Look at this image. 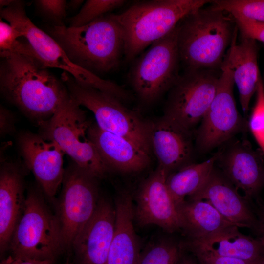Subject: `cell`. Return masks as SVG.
<instances>
[{
  "label": "cell",
  "instance_id": "38",
  "mask_svg": "<svg viewBox=\"0 0 264 264\" xmlns=\"http://www.w3.org/2000/svg\"><path fill=\"white\" fill-rule=\"evenodd\" d=\"M177 264H197L193 260L189 258H185L181 261H178Z\"/></svg>",
  "mask_w": 264,
  "mask_h": 264
},
{
  "label": "cell",
  "instance_id": "20",
  "mask_svg": "<svg viewBox=\"0 0 264 264\" xmlns=\"http://www.w3.org/2000/svg\"><path fill=\"white\" fill-rule=\"evenodd\" d=\"M24 174L17 163L2 161L0 169V251L8 249L23 213L26 197Z\"/></svg>",
  "mask_w": 264,
  "mask_h": 264
},
{
  "label": "cell",
  "instance_id": "32",
  "mask_svg": "<svg viewBox=\"0 0 264 264\" xmlns=\"http://www.w3.org/2000/svg\"><path fill=\"white\" fill-rule=\"evenodd\" d=\"M241 35L264 43V21L233 17Z\"/></svg>",
  "mask_w": 264,
  "mask_h": 264
},
{
  "label": "cell",
  "instance_id": "14",
  "mask_svg": "<svg viewBox=\"0 0 264 264\" xmlns=\"http://www.w3.org/2000/svg\"><path fill=\"white\" fill-rule=\"evenodd\" d=\"M18 144L26 167L44 195L52 200L63 182L65 152L55 141L30 132L22 133Z\"/></svg>",
  "mask_w": 264,
  "mask_h": 264
},
{
  "label": "cell",
  "instance_id": "24",
  "mask_svg": "<svg viewBox=\"0 0 264 264\" xmlns=\"http://www.w3.org/2000/svg\"><path fill=\"white\" fill-rule=\"evenodd\" d=\"M177 209L181 230L190 241L202 240L229 227L238 226L205 200H185L177 206Z\"/></svg>",
  "mask_w": 264,
  "mask_h": 264
},
{
  "label": "cell",
  "instance_id": "6",
  "mask_svg": "<svg viewBox=\"0 0 264 264\" xmlns=\"http://www.w3.org/2000/svg\"><path fill=\"white\" fill-rule=\"evenodd\" d=\"M90 123L69 93L54 114L38 125L41 134L56 142L73 162L100 180L110 171L88 137Z\"/></svg>",
  "mask_w": 264,
  "mask_h": 264
},
{
  "label": "cell",
  "instance_id": "17",
  "mask_svg": "<svg viewBox=\"0 0 264 264\" xmlns=\"http://www.w3.org/2000/svg\"><path fill=\"white\" fill-rule=\"evenodd\" d=\"M115 219L114 203L100 197L94 215L72 243L76 264H107Z\"/></svg>",
  "mask_w": 264,
  "mask_h": 264
},
{
  "label": "cell",
  "instance_id": "5",
  "mask_svg": "<svg viewBox=\"0 0 264 264\" xmlns=\"http://www.w3.org/2000/svg\"><path fill=\"white\" fill-rule=\"evenodd\" d=\"M0 15L1 19L22 32L36 58L47 67L62 69L83 85L109 93L122 102L130 98V92L123 86L73 64L56 41L32 22L27 16L23 1L14 0L7 7L0 9Z\"/></svg>",
  "mask_w": 264,
  "mask_h": 264
},
{
  "label": "cell",
  "instance_id": "27",
  "mask_svg": "<svg viewBox=\"0 0 264 264\" xmlns=\"http://www.w3.org/2000/svg\"><path fill=\"white\" fill-rule=\"evenodd\" d=\"M180 255L178 244L170 240H161L141 252L136 264H177Z\"/></svg>",
  "mask_w": 264,
  "mask_h": 264
},
{
  "label": "cell",
  "instance_id": "1",
  "mask_svg": "<svg viewBox=\"0 0 264 264\" xmlns=\"http://www.w3.org/2000/svg\"><path fill=\"white\" fill-rule=\"evenodd\" d=\"M0 55V89L4 97L38 125L49 119L69 94L65 83L35 56Z\"/></svg>",
  "mask_w": 264,
  "mask_h": 264
},
{
  "label": "cell",
  "instance_id": "33",
  "mask_svg": "<svg viewBox=\"0 0 264 264\" xmlns=\"http://www.w3.org/2000/svg\"><path fill=\"white\" fill-rule=\"evenodd\" d=\"M195 255L197 257L199 264H252L253 262L228 257L200 254Z\"/></svg>",
  "mask_w": 264,
  "mask_h": 264
},
{
  "label": "cell",
  "instance_id": "10",
  "mask_svg": "<svg viewBox=\"0 0 264 264\" xmlns=\"http://www.w3.org/2000/svg\"><path fill=\"white\" fill-rule=\"evenodd\" d=\"M99 180L73 162L65 169L56 213L64 249L94 215L101 197Z\"/></svg>",
  "mask_w": 264,
  "mask_h": 264
},
{
  "label": "cell",
  "instance_id": "31",
  "mask_svg": "<svg viewBox=\"0 0 264 264\" xmlns=\"http://www.w3.org/2000/svg\"><path fill=\"white\" fill-rule=\"evenodd\" d=\"M36 9L45 20L51 22L53 26L64 25V20L67 11V1L65 0H36Z\"/></svg>",
  "mask_w": 264,
  "mask_h": 264
},
{
  "label": "cell",
  "instance_id": "21",
  "mask_svg": "<svg viewBox=\"0 0 264 264\" xmlns=\"http://www.w3.org/2000/svg\"><path fill=\"white\" fill-rule=\"evenodd\" d=\"M238 31L237 27L224 60L231 71L234 84L238 90L240 105L246 115L251 99L262 78L258 64L256 41L241 35L238 42Z\"/></svg>",
  "mask_w": 264,
  "mask_h": 264
},
{
  "label": "cell",
  "instance_id": "25",
  "mask_svg": "<svg viewBox=\"0 0 264 264\" xmlns=\"http://www.w3.org/2000/svg\"><path fill=\"white\" fill-rule=\"evenodd\" d=\"M218 156L217 152L208 159L188 164L167 176L166 185L177 207L204 184L216 165Z\"/></svg>",
  "mask_w": 264,
  "mask_h": 264
},
{
  "label": "cell",
  "instance_id": "43",
  "mask_svg": "<svg viewBox=\"0 0 264 264\" xmlns=\"http://www.w3.org/2000/svg\"></svg>",
  "mask_w": 264,
  "mask_h": 264
},
{
  "label": "cell",
  "instance_id": "40",
  "mask_svg": "<svg viewBox=\"0 0 264 264\" xmlns=\"http://www.w3.org/2000/svg\"><path fill=\"white\" fill-rule=\"evenodd\" d=\"M259 204V209L256 211V212L264 216V203L258 202Z\"/></svg>",
  "mask_w": 264,
  "mask_h": 264
},
{
  "label": "cell",
  "instance_id": "39",
  "mask_svg": "<svg viewBox=\"0 0 264 264\" xmlns=\"http://www.w3.org/2000/svg\"><path fill=\"white\" fill-rule=\"evenodd\" d=\"M14 0H0V9L7 7Z\"/></svg>",
  "mask_w": 264,
  "mask_h": 264
},
{
  "label": "cell",
  "instance_id": "12",
  "mask_svg": "<svg viewBox=\"0 0 264 264\" xmlns=\"http://www.w3.org/2000/svg\"><path fill=\"white\" fill-rule=\"evenodd\" d=\"M220 73L216 70H185L168 91L163 116L192 132L213 100Z\"/></svg>",
  "mask_w": 264,
  "mask_h": 264
},
{
  "label": "cell",
  "instance_id": "36",
  "mask_svg": "<svg viewBox=\"0 0 264 264\" xmlns=\"http://www.w3.org/2000/svg\"><path fill=\"white\" fill-rule=\"evenodd\" d=\"M258 218V223L253 231L256 237L259 238L264 244V216L257 213Z\"/></svg>",
  "mask_w": 264,
  "mask_h": 264
},
{
  "label": "cell",
  "instance_id": "16",
  "mask_svg": "<svg viewBox=\"0 0 264 264\" xmlns=\"http://www.w3.org/2000/svg\"><path fill=\"white\" fill-rule=\"evenodd\" d=\"M187 200L208 201L223 217L239 228H247L254 231L258 225V218L251 202L240 195L215 166L204 184Z\"/></svg>",
  "mask_w": 264,
  "mask_h": 264
},
{
  "label": "cell",
  "instance_id": "7",
  "mask_svg": "<svg viewBox=\"0 0 264 264\" xmlns=\"http://www.w3.org/2000/svg\"><path fill=\"white\" fill-rule=\"evenodd\" d=\"M42 194L41 189L28 190L23 213L9 243L10 254L54 260L64 249L58 218L49 209Z\"/></svg>",
  "mask_w": 264,
  "mask_h": 264
},
{
  "label": "cell",
  "instance_id": "35",
  "mask_svg": "<svg viewBox=\"0 0 264 264\" xmlns=\"http://www.w3.org/2000/svg\"><path fill=\"white\" fill-rule=\"evenodd\" d=\"M54 260H41L21 257L9 254L3 258L0 264H53Z\"/></svg>",
  "mask_w": 264,
  "mask_h": 264
},
{
  "label": "cell",
  "instance_id": "4",
  "mask_svg": "<svg viewBox=\"0 0 264 264\" xmlns=\"http://www.w3.org/2000/svg\"><path fill=\"white\" fill-rule=\"evenodd\" d=\"M211 1L144 0L116 14L123 34L125 60L132 62L146 48L172 31L186 16Z\"/></svg>",
  "mask_w": 264,
  "mask_h": 264
},
{
  "label": "cell",
  "instance_id": "11",
  "mask_svg": "<svg viewBox=\"0 0 264 264\" xmlns=\"http://www.w3.org/2000/svg\"><path fill=\"white\" fill-rule=\"evenodd\" d=\"M218 88L213 100L195 135L197 149L207 153L247 131V120L237 110L233 93L234 82L223 60Z\"/></svg>",
  "mask_w": 264,
  "mask_h": 264
},
{
  "label": "cell",
  "instance_id": "42",
  "mask_svg": "<svg viewBox=\"0 0 264 264\" xmlns=\"http://www.w3.org/2000/svg\"><path fill=\"white\" fill-rule=\"evenodd\" d=\"M262 81H263V80H262ZM263 84L264 89V80L263 81Z\"/></svg>",
  "mask_w": 264,
  "mask_h": 264
},
{
  "label": "cell",
  "instance_id": "37",
  "mask_svg": "<svg viewBox=\"0 0 264 264\" xmlns=\"http://www.w3.org/2000/svg\"><path fill=\"white\" fill-rule=\"evenodd\" d=\"M84 2L82 0H73L68 2L67 1L66 7L67 10L69 9L75 10L78 8Z\"/></svg>",
  "mask_w": 264,
  "mask_h": 264
},
{
  "label": "cell",
  "instance_id": "34",
  "mask_svg": "<svg viewBox=\"0 0 264 264\" xmlns=\"http://www.w3.org/2000/svg\"><path fill=\"white\" fill-rule=\"evenodd\" d=\"M16 118L9 110L0 105V133L1 136L9 135L15 131Z\"/></svg>",
  "mask_w": 264,
  "mask_h": 264
},
{
  "label": "cell",
  "instance_id": "9",
  "mask_svg": "<svg viewBox=\"0 0 264 264\" xmlns=\"http://www.w3.org/2000/svg\"><path fill=\"white\" fill-rule=\"evenodd\" d=\"M178 24L132 61L128 82L144 104L151 105L157 101L169 91L180 76Z\"/></svg>",
  "mask_w": 264,
  "mask_h": 264
},
{
  "label": "cell",
  "instance_id": "41",
  "mask_svg": "<svg viewBox=\"0 0 264 264\" xmlns=\"http://www.w3.org/2000/svg\"><path fill=\"white\" fill-rule=\"evenodd\" d=\"M252 264H264V255L261 258L253 261Z\"/></svg>",
  "mask_w": 264,
  "mask_h": 264
},
{
  "label": "cell",
  "instance_id": "15",
  "mask_svg": "<svg viewBox=\"0 0 264 264\" xmlns=\"http://www.w3.org/2000/svg\"><path fill=\"white\" fill-rule=\"evenodd\" d=\"M165 172L158 166L140 184L133 204L140 226L155 225L168 233L181 230L177 207L167 188Z\"/></svg>",
  "mask_w": 264,
  "mask_h": 264
},
{
  "label": "cell",
  "instance_id": "23",
  "mask_svg": "<svg viewBox=\"0 0 264 264\" xmlns=\"http://www.w3.org/2000/svg\"><path fill=\"white\" fill-rule=\"evenodd\" d=\"M115 230L107 264H136L141 251L134 222L133 197L128 190L117 196L114 203Z\"/></svg>",
  "mask_w": 264,
  "mask_h": 264
},
{
  "label": "cell",
  "instance_id": "18",
  "mask_svg": "<svg viewBox=\"0 0 264 264\" xmlns=\"http://www.w3.org/2000/svg\"><path fill=\"white\" fill-rule=\"evenodd\" d=\"M151 150L158 167L168 176L192 163L194 155L192 132L164 117L150 121Z\"/></svg>",
  "mask_w": 264,
  "mask_h": 264
},
{
  "label": "cell",
  "instance_id": "19",
  "mask_svg": "<svg viewBox=\"0 0 264 264\" xmlns=\"http://www.w3.org/2000/svg\"><path fill=\"white\" fill-rule=\"evenodd\" d=\"M88 133L109 171L133 173L149 165L151 154L132 141L105 131L96 123L90 122Z\"/></svg>",
  "mask_w": 264,
  "mask_h": 264
},
{
  "label": "cell",
  "instance_id": "8",
  "mask_svg": "<svg viewBox=\"0 0 264 264\" xmlns=\"http://www.w3.org/2000/svg\"><path fill=\"white\" fill-rule=\"evenodd\" d=\"M62 80L71 97L93 113L101 129L125 137L151 154L150 121L113 96L83 85L67 72L63 73Z\"/></svg>",
  "mask_w": 264,
  "mask_h": 264
},
{
  "label": "cell",
  "instance_id": "28",
  "mask_svg": "<svg viewBox=\"0 0 264 264\" xmlns=\"http://www.w3.org/2000/svg\"><path fill=\"white\" fill-rule=\"evenodd\" d=\"M211 3L232 17L264 21V0H216Z\"/></svg>",
  "mask_w": 264,
  "mask_h": 264
},
{
  "label": "cell",
  "instance_id": "22",
  "mask_svg": "<svg viewBox=\"0 0 264 264\" xmlns=\"http://www.w3.org/2000/svg\"><path fill=\"white\" fill-rule=\"evenodd\" d=\"M232 226L215 235L199 241H190L188 246L196 254L232 257L255 261L264 255V244L257 237L242 233Z\"/></svg>",
  "mask_w": 264,
  "mask_h": 264
},
{
  "label": "cell",
  "instance_id": "30",
  "mask_svg": "<svg viewBox=\"0 0 264 264\" xmlns=\"http://www.w3.org/2000/svg\"><path fill=\"white\" fill-rule=\"evenodd\" d=\"M256 94V102L247 120L248 129L264 155V89L262 78Z\"/></svg>",
  "mask_w": 264,
  "mask_h": 264
},
{
  "label": "cell",
  "instance_id": "2",
  "mask_svg": "<svg viewBox=\"0 0 264 264\" xmlns=\"http://www.w3.org/2000/svg\"><path fill=\"white\" fill-rule=\"evenodd\" d=\"M47 31L73 64L98 76L115 70L124 58L123 34L115 14L81 27L52 26Z\"/></svg>",
  "mask_w": 264,
  "mask_h": 264
},
{
  "label": "cell",
  "instance_id": "26",
  "mask_svg": "<svg viewBox=\"0 0 264 264\" xmlns=\"http://www.w3.org/2000/svg\"><path fill=\"white\" fill-rule=\"evenodd\" d=\"M127 2L125 0H88L78 13L68 19V27H78L88 24L122 7Z\"/></svg>",
  "mask_w": 264,
  "mask_h": 264
},
{
  "label": "cell",
  "instance_id": "13",
  "mask_svg": "<svg viewBox=\"0 0 264 264\" xmlns=\"http://www.w3.org/2000/svg\"><path fill=\"white\" fill-rule=\"evenodd\" d=\"M218 151L216 164L228 180L250 201L256 199L264 187V155L254 149L246 139L227 142Z\"/></svg>",
  "mask_w": 264,
  "mask_h": 264
},
{
  "label": "cell",
  "instance_id": "29",
  "mask_svg": "<svg viewBox=\"0 0 264 264\" xmlns=\"http://www.w3.org/2000/svg\"><path fill=\"white\" fill-rule=\"evenodd\" d=\"M17 28L0 19V53H28L29 46Z\"/></svg>",
  "mask_w": 264,
  "mask_h": 264
},
{
  "label": "cell",
  "instance_id": "3",
  "mask_svg": "<svg viewBox=\"0 0 264 264\" xmlns=\"http://www.w3.org/2000/svg\"><path fill=\"white\" fill-rule=\"evenodd\" d=\"M236 28L230 14L212 5L186 16L178 24L177 41L185 70H220Z\"/></svg>",
  "mask_w": 264,
  "mask_h": 264
}]
</instances>
